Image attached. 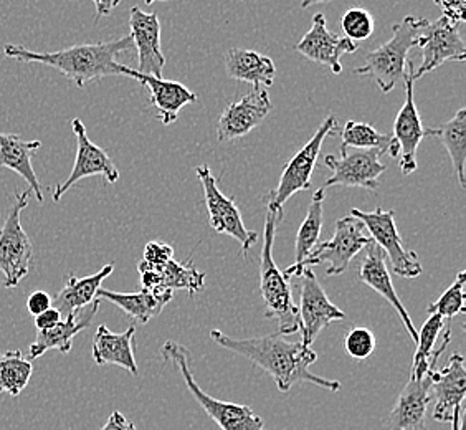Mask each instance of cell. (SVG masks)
<instances>
[{"mask_svg": "<svg viewBox=\"0 0 466 430\" xmlns=\"http://www.w3.org/2000/svg\"><path fill=\"white\" fill-rule=\"evenodd\" d=\"M113 270L115 265L109 263L90 277L76 278L75 275H68L66 285L52 298V306L62 313L63 318L81 312L95 300H98L96 292L101 288V283L113 273Z\"/></svg>", "mask_w": 466, "mask_h": 430, "instance_id": "29", "label": "cell"}, {"mask_svg": "<svg viewBox=\"0 0 466 430\" xmlns=\"http://www.w3.org/2000/svg\"><path fill=\"white\" fill-rule=\"evenodd\" d=\"M415 70L412 60L407 62L405 68V103L397 113L394 123V139L399 144V166L402 176H410L417 170V149L425 138V128L421 125L420 113L413 99L412 73Z\"/></svg>", "mask_w": 466, "mask_h": 430, "instance_id": "16", "label": "cell"}, {"mask_svg": "<svg viewBox=\"0 0 466 430\" xmlns=\"http://www.w3.org/2000/svg\"><path fill=\"white\" fill-rule=\"evenodd\" d=\"M73 133L76 136V159L73 164L72 172L68 179L63 180L54 190V200L58 202L60 199L70 190V189L81 179H86L91 176H101L109 184H115L119 179V170L116 164L109 158L105 149L91 143L90 138L86 135V128L83 125L80 118H75L72 121Z\"/></svg>", "mask_w": 466, "mask_h": 430, "instance_id": "15", "label": "cell"}, {"mask_svg": "<svg viewBox=\"0 0 466 430\" xmlns=\"http://www.w3.org/2000/svg\"><path fill=\"white\" fill-rule=\"evenodd\" d=\"M225 68L230 78L251 83L253 88L268 90L269 87H273L277 77V67L269 56L237 46L225 54Z\"/></svg>", "mask_w": 466, "mask_h": 430, "instance_id": "27", "label": "cell"}, {"mask_svg": "<svg viewBox=\"0 0 466 430\" xmlns=\"http://www.w3.org/2000/svg\"><path fill=\"white\" fill-rule=\"evenodd\" d=\"M350 215L362 222L370 233L372 242L386 253L395 275L402 278L420 277L423 267L417 253L405 249L402 237L395 225L394 210H384L382 207H377L372 212H362L359 209H352Z\"/></svg>", "mask_w": 466, "mask_h": 430, "instance_id": "9", "label": "cell"}, {"mask_svg": "<svg viewBox=\"0 0 466 430\" xmlns=\"http://www.w3.org/2000/svg\"><path fill=\"white\" fill-rule=\"evenodd\" d=\"M344 350L350 358L366 359L376 351V336L368 328H354L346 334Z\"/></svg>", "mask_w": 466, "mask_h": 430, "instance_id": "37", "label": "cell"}, {"mask_svg": "<svg viewBox=\"0 0 466 430\" xmlns=\"http://www.w3.org/2000/svg\"><path fill=\"white\" fill-rule=\"evenodd\" d=\"M28 313L38 316L40 313L46 312L48 308H52V296L48 295L46 292H34L32 295L28 296L27 300Z\"/></svg>", "mask_w": 466, "mask_h": 430, "instance_id": "40", "label": "cell"}, {"mask_svg": "<svg viewBox=\"0 0 466 430\" xmlns=\"http://www.w3.org/2000/svg\"><path fill=\"white\" fill-rule=\"evenodd\" d=\"M366 227L352 215H346L334 225V235L328 242L318 243L313 251L299 263H293L283 271L288 282L293 277H301L303 270L314 265L326 263V275L336 277L341 275L350 267V261L372 243V239L366 235Z\"/></svg>", "mask_w": 466, "mask_h": 430, "instance_id": "6", "label": "cell"}, {"mask_svg": "<svg viewBox=\"0 0 466 430\" xmlns=\"http://www.w3.org/2000/svg\"><path fill=\"white\" fill-rule=\"evenodd\" d=\"M137 270L146 290H187L190 295H196L206 283V271L196 269L192 261L180 263L172 259L159 267L141 261Z\"/></svg>", "mask_w": 466, "mask_h": 430, "instance_id": "23", "label": "cell"}, {"mask_svg": "<svg viewBox=\"0 0 466 430\" xmlns=\"http://www.w3.org/2000/svg\"><path fill=\"white\" fill-rule=\"evenodd\" d=\"M299 332L301 343L305 346L313 344L319 333L328 328L331 322L346 320V313L338 306L332 305L329 296L326 295L323 287L319 285L318 277L311 269L303 270L301 285H299Z\"/></svg>", "mask_w": 466, "mask_h": 430, "instance_id": "13", "label": "cell"}, {"mask_svg": "<svg viewBox=\"0 0 466 430\" xmlns=\"http://www.w3.org/2000/svg\"><path fill=\"white\" fill-rule=\"evenodd\" d=\"M129 27L139 60L136 72L162 78L166 56L162 54L161 22L157 14H146L139 7H133L129 14Z\"/></svg>", "mask_w": 466, "mask_h": 430, "instance_id": "20", "label": "cell"}, {"mask_svg": "<svg viewBox=\"0 0 466 430\" xmlns=\"http://www.w3.org/2000/svg\"><path fill=\"white\" fill-rule=\"evenodd\" d=\"M131 36L101 42L75 46L58 52H34L25 46H5L4 54L12 60L25 63H40L52 67L72 80L78 88H85L86 83L106 77H125L126 67L117 63V56L133 48Z\"/></svg>", "mask_w": 466, "mask_h": 430, "instance_id": "2", "label": "cell"}, {"mask_svg": "<svg viewBox=\"0 0 466 430\" xmlns=\"http://www.w3.org/2000/svg\"><path fill=\"white\" fill-rule=\"evenodd\" d=\"M417 46L421 50V65L413 70L412 80L417 81L423 75L433 72L443 63L465 62L466 46L460 27L449 18L441 17L435 22L425 18Z\"/></svg>", "mask_w": 466, "mask_h": 430, "instance_id": "10", "label": "cell"}, {"mask_svg": "<svg viewBox=\"0 0 466 430\" xmlns=\"http://www.w3.org/2000/svg\"><path fill=\"white\" fill-rule=\"evenodd\" d=\"M171 290H146L136 293H117L99 288L96 298H105L117 308H121L133 322L137 324H146L151 322L154 316L161 313L166 305L172 300Z\"/></svg>", "mask_w": 466, "mask_h": 430, "instance_id": "28", "label": "cell"}, {"mask_svg": "<svg viewBox=\"0 0 466 430\" xmlns=\"http://www.w3.org/2000/svg\"><path fill=\"white\" fill-rule=\"evenodd\" d=\"M144 261L149 265L159 267V265H166L167 261L174 259V249L169 243L164 242H149L144 249Z\"/></svg>", "mask_w": 466, "mask_h": 430, "instance_id": "38", "label": "cell"}, {"mask_svg": "<svg viewBox=\"0 0 466 430\" xmlns=\"http://www.w3.org/2000/svg\"><path fill=\"white\" fill-rule=\"evenodd\" d=\"M328 2H332V0H303V2H301V7L308 9V7L316 5V4H328Z\"/></svg>", "mask_w": 466, "mask_h": 430, "instance_id": "44", "label": "cell"}, {"mask_svg": "<svg viewBox=\"0 0 466 430\" xmlns=\"http://www.w3.org/2000/svg\"><path fill=\"white\" fill-rule=\"evenodd\" d=\"M63 316L55 306L48 308L44 313L35 316V328L36 332H44V330H50L54 328L55 324L62 322Z\"/></svg>", "mask_w": 466, "mask_h": 430, "instance_id": "41", "label": "cell"}, {"mask_svg": "<svg viewBox=\"0 0 466 430\" xmlns=\"http://www.w3.org/2000/svg\"><path fill=\"white\" fill-rule=\"evenodd\" d=\"M273 109L267 88H253L242 99L233 101L218 118L217 138L220 143L250 135Z\"/></svg>", "mask_w": 466, "mask_h": 430, "instance_id": "17", "label": "cell"}, {"mask_svg": "<svg viewBox=\"0 0 466 430\" xmlns=\"http://www.w3.org/2000/svg\"><path fill=\"white\" fill-rule=\"evenodd\" d=\"M455 430H465V427H463V424H461V425H460V427H458V429Z\"/></svg>", "mask_w": 466, "mask_h": 430, "instance_id": "46", "label": "cell"}, {"mask_svg": "<svg viewBox=\"0 0 466 430\" xmlns=\"http://www.w3.org/2000/svg\"><path fill=\"white\" fill-rule=\"evenodd\" d=\"M324 199H326L324 189H318L311 199L306 219L296 235L295 263L305 261L306 257L313 251L314 247L319 243V235H321V227H323Z\"/></svg>", "mask_w": 466, "mask_h": 430, "instance_id": "34", "label": "cell"}, {"mask_svg": "<svg viewBox=\"0 0 466 430\" xmlns=\"http://www.w3.org/2000/svg\"><path fill=\"white\" fill-rule=\"evenodd\" d=\"M380 154L379 149L341 148V158L326 156L324 164L332 170V176L326 179L323 189L342 186L376 190L379 178L387 170L380 162Z\"/></svg>", "mask_w": 466, "mask_h": 430, "instance_id": "12", "label": "cell"}, {"mask_svg": "<svg viewBox=\"0 0 466 430\" xmlns=\"http://www.w3.org/2000/svg\"><path fill=\"white\" fill-rule=\"evenodd\" d=\"M210 338L225 350L240 354L255 366L268 373L275 379L279 391L287 393L298 383L319 385L328 391H339L341 383L316 376L309 366L316 363L318 354L301 341H288L285 334L273 333L258 338H232L218 330L210 332Z\"/></svg>", "mask_w": 466, "mask_h": 430, "instance_id": "1", "label": "cell"}, {"mask_svg": "<svg viewBox=\"0 0 466 430\" xmlns=\"http://www.w3.org/2000/svg\"><path fill=\"white\" fill-rule=\"evenodd\" d=\"M466 395L465 359L451 354L447 366L431 371V397H435L433 419L451 422V430L463 424V401Z\"/></svg>", "mask_w": 466, "mask_h": 430, "instance_id": "14", "label": "cell"}, {"mask_svg": "<svg viewBox=\"0 0 466 430\" xmlns=\"http://www.w3.org/2000/svg\"><path fill=\"white\" fill-rule=\"evenodd\" d=\"M121 0H93L95 7H96V22L99 18L108 17L113 10L116 9Z\"/></svg>", "mask_w": 466, "mask_h": 430, "instance_id": "43", "label": "cell"}, {"mask_svg": "<svg viewBox=\"0 0 466 430\" xmlns=\"http://www.w3.org/2000/svg\"><path fill=\"white\" fill-rule=\"evenodd\" d=\"M135 326H129L125 333L109 332L101 324L93 338V359L98 366L115 364L137 376V364L135 358Z\"/></svg>", "mask_w": 466, "mask_h": 430, "instance_id": "25", "label": "cell"}, {"mask_svg": "<svg viewBox=\"0 0 466 430\" xmlns=\"http://www.w3.org/2000/svg\"><path fill=\"white\" fill-rule=\"evenodd\" d=\"M147 5H151L154 2H167V0H144Z\"/></svg>", "mask_w": 466, "mask_h": 430, "instance_id": "45", "label": "cell"}, {"mask_svg": "<svg viewBox=\"0 0 466 430\" xmlns=\"http://www.w3.org/2000/svg\"><path fill=\"white\" fill-rule=\"evenodd\" d=\"M98 310L99 300H95L90 306L83 308L81 312L63 318L62 322L55 324L54 328L36 332L35 341L28 348V361H35L40 356H44L46 351L52 350L68 354L72 351L75 336L90 326Z\"/></svg>", "mask_w": 466, "mask_h": 430, "instance_id": "24", "label": "cell"}, {"mask_svg": "<svg viewBox=\"0 0 466 430\" xmlns=\"http://www.w3.org/2000/svg\"><path fill=\"white\" fill-rule=\"evenodd\" d=\"M465 271H458L457 280L453 285L445 290L435 303H431L427 312L429 314H439L443 320H450L453 316L465 313Z\"/></svg>", "mask_w": 466, "mask_h": 430, "instance_id": "35", "label": "cell"}, {"mask_svg": "<svg viewBox=\"0 0 466 430\" xmlns=\"http://www.w3.org/2000/svg\"><path fill=\"white\" fill-rule=\"evenodd\" d=\"M161 356L166 363H172L174 368L179 371L180 376L187 385L188 393L194 395L198 405L206 411L212 421L216 422L220 430H267L263 419L253 413L248 405L218 401L207 394L206 391H202V387L198 384L190 371L188 353L182 344L176 341L164 343Z\"/></svg>", "mask_w": 466, "mask_h": 430, "instance_id": "5", "label": "cell"}, {"mask_svg": "<svg viewBox=\"0 0 466 430\" xmlns=\"http://www.w3.org/2000/svg\"><path fill=\"white\" fill-rule=\"evenodd\" d=\"M40 148L42 143L38 139L27 141L17 135L0 133V166L17 172L22 179L27 180L28 188L35 192L36 200L42 204L46 199L32 166V158Z\"/></svg>", "mask_w": 466, "mask_h": 430, "instance_id": "26", "label": "cell"}, {"mask_svg": "<svg viewBox=\"0 0 466 430\" xmlns=\"http://www.w3.org/2000/svg\"><path fill=\"white\" fill-rule=\"evenodd\" d=\"M435 5L441 9L443 17L449 18L453 24L465 22L466 0H433Z\"/></svg>", "mask_w": 466, "mask_h": 430, "instance_id": "39", "label": "cell"}, {"mask_svg": "<svg viewBox=\"0 0 466 430\" xmlns=\"http://www.w3.org/2000/svg\"><path fill=\"white\" fill-rule=\"evenodd\" d=\"M32 373V361H28L22 351L0 353V394L17 397L30 383Z\"/></svg>", "mask_w": 466, "mask_h": 430, "instance_id": "33", "label": "cell"}, {"mask_svg": "<svg viewBox=\"0 0 466 430\" xmlns=\"http://www.w3.org/2000/svg\"><path fill=\"white\" fill-rule=\"evenodd\" d=\"M341 148L352 149H379L382 154L399 158V144L392 135L379 133L374 126L348 121L341 131Z\"/></svg>", "mask_w": 466, "mask_h": 430, "instance_id": "32", "label": "cell"}, {"mask_svg": "<svg viewBox=\"0 0 466 430\" xmlns=\"http://www.w3.org/2000/svg\"><path fill=\"white\" fill-rule=\"evenodd\" d=\"M283 212L268 210L263 230V245L260 253V292L265 303V316L279 322V333L289 336L299 332V313L293 302L289 282L279 271L273 259V241Z\"/></svg>", "mask_w": 466, "mask_h": 430, "instance_id": "3", "label": "cell"}, {"mask_svg": "<svg viewBox=\"0 0 466 430\" xmlns=\"http://www.w3.org/2000/svg\"><path fill=\"white\" fill-rule=\"evenodd\" d=\"M125 77L135 78L146 90L149 91V105H153L157 109V119L164 126H169L174 121H177L182 108L198 103V95L186 88L179 81L164 80L151 75H143L129 67H126Z\"/></svg>", "mask_w": 466, "mask_h": 430, "instance_id": "21", "label": "cell"}, {"mask_svg": "<svg viewBox=\"0 0 466 430\" xmlns=\"http://www.w3.org/2000/svg\"><path fill=\"white\" fill-rule=\"evenodd\" d=\"M338 131V119L334 115H329L323 121V125L318 128L313 138L289 159L285 169L279 176V188L271 190L267 198V207L273 212H283V206L288 199L295 196L301 190L311 188L316 162L321 153V146L328 136L334 135Z\"/></svg>", "mask_w": 466, "mask_h": 430, "instance_id": "7", "label": "cell"}, {"mask_svg": "<svg viewBox=\"0 0 466 430\" xmlns=\"http://www.w3.org/2000/svg\"><path fill=\"white\" fill-rule=\"evenodd\" d=\"M344 36L352 42H364L374 34V18L368 10L352 7L346 10L341 18Z\"/></svg>", "mask_w": 466, "mask_h": 430, "instance_id": "36", "label": "cell"}, {"mask_svg": "<svg viewBox=\"0 0 466 430\" xmlns=\"http://www.w3.org/2000/svg\"><path fill=\"white\" fill-rule=\"evenodd\" d=\"M198 180L204 189L206 206L208 210V222L216 233L230 235L242 245L243 255L258 241V233L248 230L243 225L242 215L238 207L235 206L232 199L225 198L224 192L218 189L216 176L212 174L207 164L198 166L196 169Z\"/></svg>", "mask_w": 466, "mask_h": 430, "instance_id": "11", "label": "cell"}, {"mask_svg": "<svg viewBox=\"0 0 466 430\" xmlns=\"http://www.w3.org/2000/svg\"><path fill=\"white\" fill-rule=\"evenodd\" d=\"M366 257L359 267V280L362 283H366L369 288H372L376 293L387 300V303H390L397 314L400 316V320L404 322L405 330L410 334L415 343L419 340V332L415 330L410 316L407 313V308L400 302V298L395 292L390 271L387 270L386 253L380 251V247L372 242L366 247Z\"/></svg>", "mask_w": 466, "mask_h": 430, "instance_id": "22", "label": "cell"}, {"mask_svg": "<svg viewBox=\"0 0 466 430\" xmlns=\"http://www.w3.org/2000/svg\"><path fill=\"white\" fill-rule=\"evenodd\" d=\"M425 18L407 15L392 27V38L366 55V63L354 70L360 77H370L379 90L390 93L397 83L404 80L409 52L417 46Z\"/></svg>", "mask_w": 466, "mask_h": 430, "instance_id": "4", "label": "cell"}, {"mask_svg": "<svg viewBox=\"0 0 466 430\" xmlns=\"http://www.w3.org/2000/svg\"><path fill=\"white\" fill-rule=\"evenodd\" d=\"M295 50L311 62L329 67L334 75H341L342 55L354 54L358 46L346 36L331 34L326 27V17L318 12L314 14L313 26L296 44Z\"/></svg>", "mask_w": 466, "mask_h": 430, "instance_id": "18", "label": "cell"}, {"mask_svg": "<svg viewBox=\"0 0 466 430\" xmlns=\"http://www.w3.org/2000/svg\"><path fill=\"white\" fill-rule=\"evenodd\" d=\"M431 401V369L425 376L410 374L387 417L386 430H429L427 409Z\"/></svg>", "mask_w": 466, "mask_h": 430, "instance_id": "19", "label": "cell"}, {"mask_svg": "<svg viewBox=\"0 0 466 430\" xmlns=\"http://www.w3.org/2000/svg\"><path fill=\"white\" fill-rule=\"evenodd\" d=\"M443 326H445V320L439 314H431L429 320L423 322L420 333H419V340H417V353L413 358L412 373H410L412 376H425L431 371V364H435L439 361L441 353L449 346L451 333L447 330L441 346L439 350L433 351V346L439 340Z\"/></svg>", "mask_w": 466, "mask_h": 430, "instance_id": "31", "label": "cell"}, {"mask_svg": "<svg viewBox=\"0 0 466 430\" xmlns=\"http://www.w3.org/2000/svg\"><path fill=\"white\" fill-rule=\"evenodd\" d=\"M425 138H435L445 146L453 170L461 188H466V109H458L457 115L443 125L425 129Z\"/></svg>", "mask_w": 466, "mask_h": 430, "instance_id": "30", "label": "cell"}, {"mask_svg": "<svg viewBox=\"0 0 466 430\" xmlns=\"http://www.w3.org/2000/svg\"><path fill=\"white\" fill-rule=\"evenodd\" d=\"M30 192L32 190L28 189L18 194L0 230V273H4L5 288L18 287V283L27 277L34 257V247L20 219L22 210L27 209Z\"/></svg>", "mask_w": 466, "mask_h": 430, "instance_id": "8", "label": "cell"}, {"mask_svg": "<svg viewBox=\"0 0 466 430\" xmlns=\"http://www.w3.org/2000/svg\"><path fill=\"white\" fill-rule=\"evenodd\" d=\"M101 430H136V427L135 424L127 421L123 414L115 411V413L109 415L106 425Z\"/></svg>", "mask_w": 466, "mask_h": 430, "instance_id": "42", "label": "cell"}]
</instances>
